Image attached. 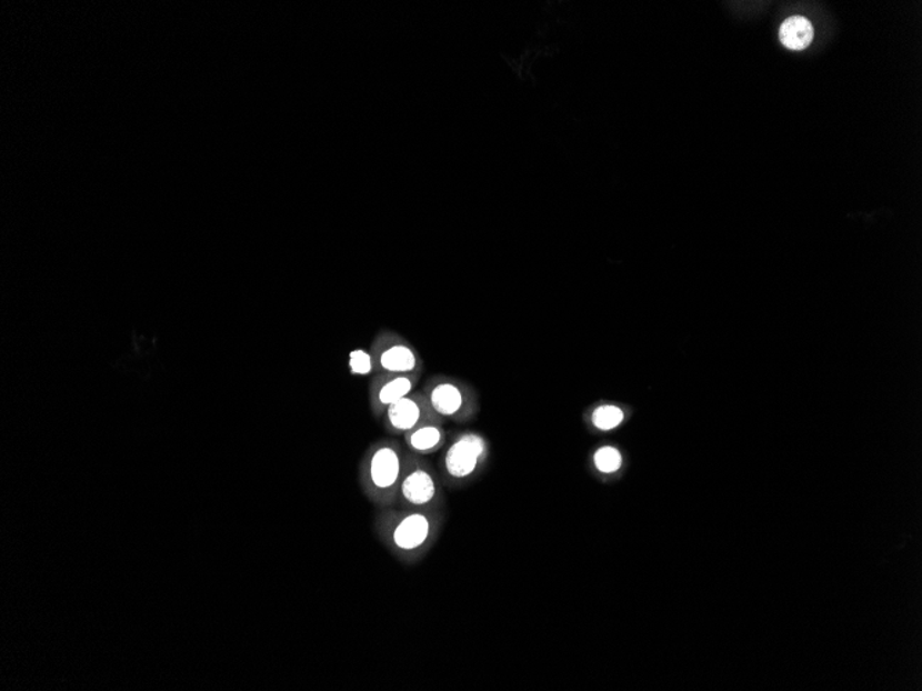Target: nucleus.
Segmentation results:
<instances>
[{"mask_svg": "<svg viewBox=\"0 0 922 691\" xmlns=\"http://www.w3.org/2000/svg\"><path fill=\"white\" fill-rule=\"evenodd\" d=\"M445 523V512L415 508H379L374 530L389 551L402 563L413 564L431 551Z\"/></svg>", "mask_w": 922, "mask_h": 691, "instance_id": "1", "label": "nucleus"}, {"mask_svg": "<svg viewBox=\"0 0 922 691\" xmlns=\"http://www.w3.org/2000/svg\"><path fill=\"white\" fill-rule=\"evenodd\" d=\"M408 449L395 439H380L362 457L360 482L363 493L378 508L397 507Z\"/></svg>", "mask_w": 922, "mask_h": 691, "instance_id": "2", "label": "nucleus"}, {"mask_svg": "<svg viewBox=\"0 0 922 691\" xmlns=\"http://www.w3.org/2000/svg\"><path fill=\"white\" fill-rule=\"evenodd\" d=\"M397 507L445 512L447 499L440 475L425 457L408 450Z\"/></svg>", "mask_w": 922, "mask_h": 691, "instance_id": "3", "label": "nucleus"}, {"mask_svg": "<svg viewBox=\"0 0 922 691\" xmlns=\"http://www.w3.org/2000/svg\"><path fill=\"white\" fill-rule=\"evenodd\" d=\"M432 410L443 421L465 424L480 413V397L465 381L457 377L435 374L425 382L423 390Z\"/></svg>", "mask_w": 922, "mask_h": 691, "instance_id": "4", "label": "nucleus"}, {"mask_svg": "<svg viewBox=\"0 0 922 691\" xmlns=\"http://www.w3.org/2000/svg\"><path fill=\"white\" fill-rule=\"evenodd\" d=\"M488 439L481 433L465 431L458 433L443 451L441 468L448 484L463 487L474 481L485 470L489 460Z\"/></svg>", "mask_w": 922, "mask_h": 691, "instance_id": "5", "label": "nucleus"}, {"mask_svg": "<svg viewBox=\"0 0 922 691\" xmlns=\"http://www.w3.org/2000/svg\"><path fill=\"white\" fill-rule=\"evenodd\" d=\"M369 351L373 357L375 374H423L424 362L420 352L395 331H380Z\"/></svg>", "mask_w": 922, "mask_h": 691, "instance_id": "6", "label": "nucleus"}, {"mask_svg": "<svg viewBox=\"0 0 922 691\" xmlns=\"http://www.w3.org/2000/svg\"><path fill=\"white\" fill-rule=\"evenodd\" d=\"M387 432L391 435L403 437L415 427L427 421L442 420L432 410L429 399L423 391H414L411 395L401 399L385 410L383 417ZM443 421V420H442Z\"/></svg>", "mask_w": 922, "mask_h": 691, "instance_id": "7", "label": "nucleus"}, {"mask_svg": "<svg viewBox=\"0 0 922 691\" xmlns=\"http://www.w3.org/2000/svg\"><path fill=\"white\" fill-rule=\"evenodd\" d=\"M421 374L378 373L369 382L370 409L378 417L401 399L411 395L419 385Z\"/></svg>", "mask_w": 922, "mask_h": 691, "instance_id": "8", "label": "nucleus"}, {"mask_svg": "<svg viewBox=\"0 0 922 691\" xmlns=\"http://www.w3.org/2000/svg\"><path fill=\"white\" fill-rule=\"evenodd\" d=\"M448 432L442 420L427 421L403 435V443L413 454L431 455L447 447Z\"/></svg>", "mask_w": 922, "mask_h": 691, "instance_id": "9", "label": "nucleus"}, {"mask_svg": "<svg viewBox=\"0 0 922 691\" xmlns=\"http://www.w3.org/2000/svg\"><path fill=\"white\" fill-rule=\"evenodd\" d=\"M782 43L791 50H802L811 44L813 39V27L805 17H789L779 32Z\"/></svg>", "mask_w": 922, "mask_h": 691, "instance_id": "10", "label": "nucleus"}, {"mask_svg": "<svg viewBox=\"0 0 922 691\" xmlns=\"http://www.w3.org/2000/svg\"><path fill=\"white\" fill-rule=\"evenodd\" d=\"M625 413L613 403L595 404L585 414V421L597 432H611L623 424Z\"/></svg>", "mask_w": 922, "mask_h": 691, "instance_id": "11", "label": "nucleus"}, {"mask_svg": "<svg viewBox=\"0 0 922 691\" xmlns=\"http://www.w3.org/2000/svg\"><path fill=\"white\" fill-rule=\"evenodd\" d=\"M591 460H593L594 470L602 473V475H613L623 465L622 453L614 447L597 449Z\"/></svg>", "mask_w": 922, "mask_h": 691, "instance_id": "12", "label": "nucleus"}, {"mask_svg": "<svg viewBox=\"0 0 922 691\" xmlns=\"http://www.w3.org/2000/svg\"><path fill=\"white\" fill-rule=\"evenodd\" d=\"M349 369L354 375L375 374L372 353L365 350L352 351L349 355Z\"/></svg>", "mask_w": 922, "mask_h": 691, "instance_id": "13", "label": "nucleus"}]
</instances>
